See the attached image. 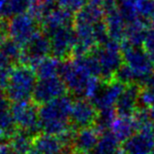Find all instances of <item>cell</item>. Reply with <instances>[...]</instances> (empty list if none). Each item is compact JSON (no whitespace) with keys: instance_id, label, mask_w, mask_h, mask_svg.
Instances as JSON below:
<instances>
[{"instance_id":"6da1fadb","label":"cell","mask_w":154,"mask_h":154,"mask_svg":"<svg viewBox=\"0 0 154 154\" xmlns=\"http://www.w3.org/2000/svg\"><path fill=\"white\" fill-rule=\"evenodd\" d=\"M73 99L63 95L39 106L40 131L60 136L71 128L70 112Z\"/></svg>"},{"instance_id":"7a4b0ae2","label":"cell","mask_w":154,"mask_h":154,"mask_svg":"<svg viewBox=\"0 0 154 154\" xmlns=\"http://www.w3.org/2000/svg\"><path fill=\"white\" fill-rule=\"evenodd\" d=\"M37 83L35 70L26 64L13 67L5 86V92L11 103L28 102L32 100Z\"/></svg>"},{"instance_id":"3957f363","label":"cell","mask_w":154,"mask_h":154,"mask_svg":"<svg viewBox=\"0 0 154 154\" xmlns=\"http://www.w3.org/2000/svg\"><path fill=\"white\" fill-rule=\"evenodd\" d=\"M87 66L76 59L72 62L62 63L60 77L68 90L73 96L81 98L91 94V86L87 78Z\"/></svg>"},{"instance_id":"277c9868","label":"cell","mask_w":154,"mask_h":154,"mask_svg":"<svg viewBox=\"0 0 154 154\" xmlns=\"http://www.w3.org/2000/svg\"><path fill=\"white\" fill-rule=\"evenodd\" d=\"M11 111L14 122L20 131H23L31 137H35L40 132L39 107L34 102L13 103Z\"/></svg>"},{"instance_id":"5b68a950","label":"cell","mask_w":154,"mask_h":154,"mask_svg":"<svg viewBox=\"0 0 154 154\" xmlns=\"http://www.w3.org/2000/svg\"><path fill=\"white\" fill-rule=\"evenodd\" d=\"M47 36L50 40L51 53L55 58H66L76 47V34L74 28L70 25L63 26L50 31H47Z\"/></svg>"},{"instance_id":"8992f818","label":"cell","mask_w":154,"mask_h":154,"mask_svg":"<svg viewBox=\"0 0 154 154\" xmlns=\"http://www.w3.org/2000/svg\"><path fill=\"white\" fill-rule=\"evenodd\" d=\"M37 27L36 18L23 13L12 17L7 26V32L19 45H26L37 33Z\"/></svg>"},{"instance_id":"52a82bcc","label":"cell","mask_w":154,"mask_h":154,"mask_svg":"<svg viewBox=\"0 0 154 154\" xmlns=\"http://www.w3.org/2000/svg\"><path fill=\"white\" fill-rule=\"evenodd\" d=\"M66 85L60 77L39 78L34 89L32 100L36 104L41 105L66 95Z\"/></svg>"},{"instance_id":"ba28073f","label":"cell","mask_w":154,"mask_h":154,"mask_svg":"<svg viewBox=\"0 0 154 154\" xmlns=\"http://www.w3.org/2000/svg\"><path fill=\"white\" fill-rule=\"evenodd\" d=\"M98 114L97 107L93 103L81 98L73 100L70 112L71 128L79 130L91 127L96 123Z\"/></svg>"},{"instance_id":"9c48e42d","label":"cell","mask_w":154,"mask_h":154,"mask_svg":"<svg viewBox=\"0 0 154 154\" xmlns=\"http://www.w3.org/2000/svg\"><path fill=\"white\" fill-rule=\"evenodd\" d=\"M51 53L50 40L47 35L36 33L25 45L23 50V58L26 66H37Z\"/></svg>"},{"instance_id":"30bf717a","label":"cell","mask_w":154,"mask_h":154,"mask_svg":"<svg viewBox=\"0 0 154 154\" xmlns=\"http://www.w3.org/2000/svg\"><path fill=\"white\" fill-rule=\"evenodd\" d=\"M31 154H66V150L59 136L43 133L33 137Z\"/></svg>"},{"instance_id":"8fae6325","label":"cell","mask_w":154,"mask_h":154,"mask_svg":"<svg viewBox=\"0 0 154 154\" xmlns=\"http://www.w3.org/2000/svg\"><path fill=\"white\" fill-rule=\"evenodd\" d=\"M12 103L8 98L5 89L0 88V137L9 140L17 132V126L14 122L11 111Z\"/></svg>"},{"instance_id":"7c38bea8","label":"cell","mask_w":154,"mask_h":154,"mask_svg":"<svg viewBox=\"0 0 154 154\" xmlns=\"http://www.w3.org/2000/svg\"><path fill=\"white\" fill-rule=\"evenodd\" d=\"M100 139L98 131L93 127H87L79 129L76 131L74 141H73V150L82 152L86 154L87 152H92L95 148L97 143Z\"/></svg>"},{"instance_id":"4fadbf2b","label":"cell","mask_w":154,"mask_h":154,"mask_svg":"<svg viewBox=\"0 0 154 154\" xmlns=\"http://www.w3.org/2000/svg\"><path fill=\"white\" fill-rule=\"evenodd\" d=\"M8 141L17 154H31L32 152L33 137L25 132L17 130Z\"/></svg>"},{"instance_id":"5bb4252c","label":"cell","mask_w":154,"mask_h":154,"mask_svg":"<svg viewBox=\"0 0 154 154\" xmlns=\"http://www.w3.org/2000/svg\"><path fill=\"white\" fill-rule=\"evenodd\" d=\"M62 63L57 58H49L47 57L41 60L37 66H35L36 75L39 78H49V77L58 76L60 74Z\"/></svg>"},{"instance_id":"9a60e30c","label":"cell","mask_w":154,"mask_h":154,"mask_svg":"<svg viewBox=\"0 0 154 154\" xmlns=\"http://www.w3.org/2000/svg\"><path fill=\"white\" fill-rule=\"evenodd\" d=\"M30 6V0H4V17L23 14Z\"/></svg>"},{"instance_id":"2e32d148","label":"cell","mask_w":154,"mask_h":154,"mask_svg":"<svg viewBox=\"0 0 154 154\" xmlns=\"http://www.w3.org/2000/svg\"><path fill=\"white\" fill-rule=\"evenodd\" d=\"M116 151V139L112 135H103L100 137L92 154H114Z\"/></svg>"},{"instance_id":"e0dca14e","label":"cell","mask_w":154,"mask_h":154,"mask_svg":"<svg viewBox=\"0 0 154 154\" xmlns=\"http://www.w3.org/2000/svg\"><path fill=\"white\" fill-rule=\"evenodd\" d=\"M0 154H17L11 146L9 141H4L0 143Z\"/></svg>"},{"instance_id":"ac0fdd59","label":"cell","mask_w":154,"mask_h":154,"mask_svg":"<svg viewBox=\"0 0 154 154\" xmlns=\"http://www.w3.org/2000/svg\"><path fill=\"white\" fill-rule=\"evenodd\" d=\"M7 32V26H3L2 23H0V44L3 42V38H4V35Z\"/></svg>"}]
</instances>
